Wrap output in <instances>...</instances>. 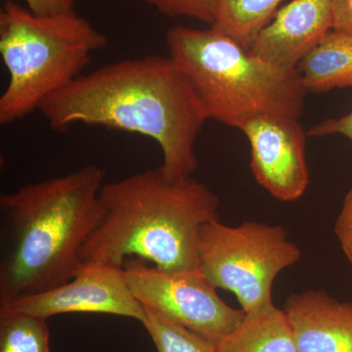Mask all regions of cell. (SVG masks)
I'll use <instances>...</instances> for the list:
<instances>
[{"label":"cell","instance_id":"obj_1","mask_svg":"<svg viewBox=\"0 0 352 352\" xmlns=\"http://www.w3.org/2000/svg\"><path fill=\"white\" fill-rule=\"evenodd\" d=\"M38 111L53 131L83 124L156 141L163 154L159 170L170 180L195 173L196 141L208 120L186 76L160 55L104 65L50 95Z\"/></svg>","mask_w":352,"mask_h":352},{"label":"cell","instance_id":"obj_2","mask_svg":"<svg viewBox=\"0 0 352 352\" xmlns=\"http://www.w3.org/2000/svg\"><path fill=\"white\" fill-rule=\"evenodd\" d=\"M105 170L88 164L0 196V305L61 286L100 223Z\"/></svg>","mask_w":352,"mask_h":352},{"label":"cell","instance_id":"obj_3","mask_svg":"<svg viewBox=\"0 0 352 352\" xmlns=\"http://www.w3.org/2000/svg\"><path fill=\"white\" fill-rule=\"evenodd\" d=\"M102 219L80 252L83 263L122 268L129 258L166 272L198 268L201 229L219 220V197L192 176L170 180L162 171L104 183Z\"/></svg>","mask_w":352,"mask_h":352},{"label":"cell","instance_id":"obj_4","mask_svg":"<svg viewBox=\"0 0 352 352\" xmlns=\"http://www.w3.org/2000/svg\"><path fill=\"white\" fill-rule=\"evenodd\" d=\"M166 39L168 56L188 78L208 120L240 129L258 116L302 115L307 92L298 69L267 63L214 28L176 25Z\"/></svg>","mask_w":352,"mask_h":352},{"label":"cell","instance_id":"obj_5","mask_svg":"<svg viewBox=\"0 0 352 352\" xmlns=\"http://www.w3.org/2000/svg\"><path fill=\"white\" fill-rule=\"evenodd\" d=\"M107 38L75 12L38 16L13 0L0 10V55L9 80L0 124L24 119L82 75Z\"/></svg>","mask_w":352,"mask_h":352},{"label":"cell","instance_id":"obj_6","mask_svg":"<svg viewBox=\"0 0 352 352\" xmlns=\"http://www.w3.org/2000/svg\"><path fill=\"white\" fill-rule=\"evenodd\" d=\"M300 258L283 227L263 222L228 226L214 220L199 237V271L215 289L233 293L245 314L274 305L275 279Z\"/></svg>","mask_w":352,"mask_h":352},{"label":"cell","instance_id":"obj_7","mask_svg":"<svg viewBox=\"0 0 352 352\" xmlns=\"http://www.w3.org/2000/svg\"><path fill=\"white\" fill-rule=\"evenodd\" d=\"M122 270L129 289L143 307L212 342H219L232 333L245 318L242 309L220 298L198 268L166 272L148 266L144 259L129 258Z\"/></svg>","mask_w":352,"mask_h":352},{"label":"cell","instance_id":"obj_8","mask_svg":"<svg viewBox=\"0 0 352 352\" xmlns=\"http://www.w3.org/2000/svg\"><path fill=\"white\" fill-rule=\"evenodd\" d=\"M240 129L251 146L252 171L258 184L279 201L302 198L309 184V170L307 133L298 119L261 115Z\"/></svg>","mask_w":352,"mask_h":352},{"label":"cell","instance_id":"obj_9","mask_svg":"<svg viewBox=\"0 0 352 352\" xmlns=\"http://www.w3.org/2000/svg\"><path fill=\"white\" fill-rule=\"evenodd\" d=\"M0 307L45 319L66 314H103L142 324L146 316L144 307L126 283L122 268L96 263H83L73 279L57 288Z\"/></svg>","mask_w":352,"mask_h":352},{"label":"cell","instance_id":"obj_10","mask_svg":"<svg viewBox=\"0 0 352 352\" xmlns=\"http://www.w3.org/2000/svg\"><path fill=\"white\" fill-rule=\"evenodd\" d=\"M333 29L331 0H293L277 11L248 51L280 68L296 69Z\"/></svg>","mask_w":352,"mask_h":352},{"label":"cell","instance_id":"obj_11","mask_svg":"<svg viewBox=\"0 0 352 352\" xmlns=\"http://www.w3.org/2000/svg\"><path fill=\"white\" fill-rule=\"evenodd\" d=\"M298 352H352V303L323 289L293 294L284 307Z\"/></svg>","mask_w":352,"mask_h":352},{"label":"cell","instance_id":"obj_12","mask_svg":"<svg viewBox=\"0 0 352 352\" xmlns=\"http://www.w3.org/2000/svg\"><path fill=\"white\" fill-rule=\"evenodd\" d=\"M307 92L352 87V36L329 32L296 67Z\"/></svg>","mask_w":352,"mask_h":352},{"label":"cell","instance_id":"obj_13","mask_svg":"<svg viewBox=\"0 0 352 352\" xmlns=\"http://www.w3.org/2000/svg\"><path fill=\"white\" fill-rule=\"evenodd\" d=\"M217 346L219 352H298L288 316L275 305L245 314L240 325Z\"/></svg>","mask_w":352,"mask_h":352},{"label":"cell","instance_id":"obj_14","mask_svg":"<svg viewBox=\"0 0 352 352\" xmlns=\"http://www.w3.org/2000/svg\"><path fill=\"white\" fill-rule=\"evenodd\" d=\"M285 0H219L212 28L249 50Z\"/></svg>","mask_w":352,"mask_h":352},{"label":"cell","instance_id":"obj_15","mask_svg":"<svg viewBox=\"0 0 352 352\" xmlns=\"http://www.w3.org/2000/svg\"><path fill=\"white\" fill-rule=\"evenodd\" d=\"M46 320L0 307V352H51Z\"/></svg>","mask_w":352,"mask_h":352},{"label":"cell","instance_id":"obj_16","mask_svg":"<svg viewBox=\"0 0 352 352\" xmlns=\"http://www.w3.org/2000/svg\"><path fill=\"white\" fill-rule=\"evenodd\" d=\"M144 307L142 325L157 352H219L217 342L201 337L150 308Z\"/></svg>","mask_w":352,"mask_h":352},{"label":"cell","instance_id":"obj_17","mask_svg":"<svg viewBox=\"0 0 352 352\" xmlns=\"http://www.w3.org/2000/svg\"><path fill=\"white\" fill-rule=\"evenodd\" d=\"M219 0H146L168 17H187L212 25Z\"/></svg>","mask_w":352,"mask_h":352},{"label":"cell","instance_id":"obj_18","mask_svg":"<svg viewBox=\"0 0 352 352\" xmlns=\"http://www.w3.org/2000/svg\"><path fill=\"white\" fill-rule=\"evenodd\" d=\"M333 230L352 267V186L342 203Z\"/></svg>","mask_w":352,"mask_h":352},{"label":"cell","instance_id":"obj_19","mask_svg":"<svg viewBox=\"0 0 352 352\" xmlns=\"http://www.w3.org/2000/svg\"><path fill=\"white\" fill-rule=\"evenodd\" d=\"M344 136L352 141V111L346 116L340 118H332L315 124L307 132V136L324 138L329 135Z\"/></svg>","mask_w":352,"mask_h":352},{"label":"cell","instance_id":"obj_20","mask_svg":"<svg viewBox=\"0 0 352 352\" xmlns=\"http://www.w3.org/2000/svg\"><path fill=\"white\" fill-rule=\"evenodd\" d=\"M78 0H25L27 8L38 16L75 12Z\"/></svg>","mask_w":352,"mask_h":352},{"label":"cell","instance_id":"obj_21","mask_svg":"<svg viewBox=\"0 0 352 352\" xmlns=\"http://www.w3.org/2000/svg\"><path fill=\"white\" fill-rule=\"evenodd\" d=\"M333 29L352 36V0H331Z\"/></svg>","mask_w":352,"mask_h":352}]
</instances>
